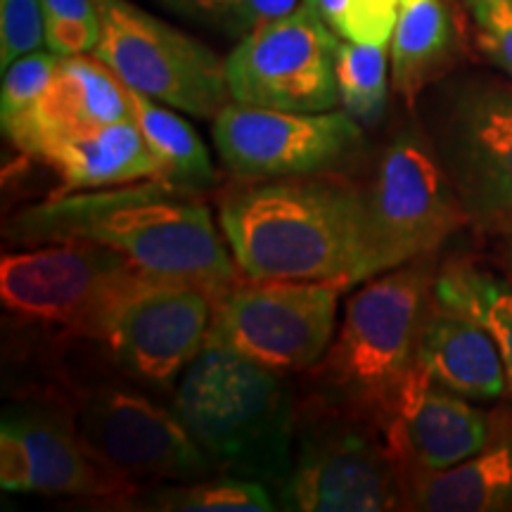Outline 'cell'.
Returning a JSON list of instances; mask_svg holds the SVG:
<instances>
[{
  "mask_svg": "<svg viewBox=\"0 0 512 512\" xmlns=\"http://www.w3.org/2000/svg\"><path fill=\"white\" fill-rule=\"evenodd\" d=\"M174 8L181 10H195V12H204V15H214L216 8L221 5V0H166Z\"/></svg>",
  "mask_w": 512,
  "mask_h": 512,
  "instance_id": "1f68e13d",
  "label": "cell"
},
{
  "mask_svg": "<svg viewBox=\"0 0 512 512\" xmlns=\"http://www.w3.org/2000/svg\"><path fill=\"white\" fill-rule=\"evenodd\" d=\"M283 496L302 512L406 508V477L387 427L335 394L311 396L294 418Z\"/></svg>",
  "mask_w": 512,
  "mask_h": 512,
  "instance_id": "5b68a950",
  "label": "cell"
},
{
  "mask_svg": "<svg viewBox=\"0 0 512 512\" xmlns=\"http://www.w3.org/2000/svg\"><path fill=\"white\" fill-rule=\"evenodd\" d=\"M133 121H136L145 143L162 164V178L183 188L202 190L216 183V171L211 155L202 138L183 117H178L169 105L147 98L128 88Z\"/></svg>",
  "mask_w": 512,
  "mask_h": 512,
  "instance_id": "7402d4cb",
  "label": "cell"
},
{
  "mask_svg": "<svg viewBox=\"0 0 512 512\" xmlns=\"http://www.w3.org/2000/svg\"><path fill=\"white\" fill-rule=\"evenodd\" d=\"M200 190L164 178L53 195L5 226L15 245L93 242L124 256L147 278L185 283L211 297L242 278Z\"/></svg>",
  "mask_w": 512,
  "mask_h": 512,
  "instance_id": "6da1fadb",
  "label": "cell"
},
{
  "mask_svg": "<svg viewBox=\"0 0 512 512\" xmlns=\"http://www.w3.org/2000/svg\"><path fill=\"white\" fill-rule=\"evenodd\" d=\"M496 427L498 408L482 411L475 401L439 387L418 366L403 389L387 432L403 477H408L463 463L489 444Z\"/></svg>",
  "mask_w": 512,
  "mask_h": 512,
  "instance_id": "2e32d148",
  "label": "cell"
},
{
  "mask_svg": "<svg viewBox=\"0 0 512 512\" xmlns=\"http://www.w3.org/2000/svg\"><path fill=\"white\" fill-rule=\"evenodd\" d=\"M510 3H512V0H510Z\"/></svg>",
  "mask_w": 512,
  "mask_h": 512,
  "instance_id": "836d02e7",
  "label": "cell"
},
{
  "mask_svg": "<svg viewBox=\"0 0 512 512\" xmlns=\"http://www.w3.org/2000/svg\"><path fill=\"white\" fill-rule=\"evenodd\" d=\"M60 55L53 50H36L19 57L3 72V93H0V119L3 126L22 117L41 98L53 79Z\"/></svg>",
  "mask_w": 512,
  "mask_h": 512,
  "instance_id": "4316f807",
  "label": "cell"
},
{
  "mask_svg": "<svg viewBox=\"0 0 512 512\" xmlns=\"http://www.w3.org/2000/svg\"><path fill=\"white\" fill-rule=\"evenodd\" d=\"M171 411L219 470L283 489L297 408L275 370L204 344L176 382Z\"/></svg>",
  "mask_w": 512,
  "mask_h": 512,
  "instance_id": "3957f363",
  "label": "cell"
},
{
  "mask_svg": "<svg viewBox=\"0 0 512 512\" xmlns=\"http://www.w3.org/2000/svg\"><path fill=\"white\" fill-rule=\"evenodd\" d=\"M475 17L482 50L512 76V3L510 0H465Z\"/></svg>",
  "mask_w": 512,
  "mask_h": 512,
  "instance_id": "f1b7e54d",
  "label": "cell"
},
{
  "mask_svg": "<svg viewBox=\"0 0 512 512\" xmlns=\"http://www.w3.org/2000/svg\"><path fill=\"white\" fill-rule=\"evenodd\" d=\"M437 150L467 223L484 235H512V86L463 88L446 112Z\"/></svg>",
  "mask_w": 512,
  "mask_h": 512,
  "instance_id": "7c38bea8",
  "label": "cell"
},
{
  "mask_svg": "<svg viewBox=\"0 0 512 512\" xmlns=\"http://www.w3.org/2000/svg\"><path fill=\"white\" fill-rule=\"evenodd\" d=\"M297 8L299 0H221L214 15L226 19L240 36H247L266 24L292 15Z\"/></svg>",
  "mask_w": 512,
  "mask_h": 512,
  "instance_id": "4dcf8cb0",
  "label": "cell"
},
{
  "mask_svg": "<svg viewBox=\"0 0 512 512\" xmlns=\"http://www.w3.org/2000/svg\"><path fill=\"white\" fill-rule=\"evenodd\" d=\"M406 508L427 512L512 510V411L498 408V427L482 451L439 472L406 477Z\"/></svg>",
  "mask_w": 512,
  "mask_h": 512,
  "instance_id": "ffe728a7",
  "label": "cell"
},
{
  "mask_svg": "<svg viewBox=\"0 0 512 512\" xmlns=\"http://www.w3.org/2000/svg\"><path fill=\"white\" fill-rule=\"evenodd\" d=\"M46 46L55 55L93 53L100 41V17L93 0H41Z\"/></svg>",
  "mask_w": 512,
  "mask_h": 512,
  "instance_id": "484cf974",
  "label": "cell"
},
{
  "mask_svg": "<svg viewBox=\"0 0 512 512\" xmlns=\"http://www.w3.org/2000/svg\"><path fill=\"white\" fill-rule=\"evenodd\" d=\"M93 3L100 17V41L93 55L124 86L197 119L214 121L233 102L226 60L202 41L131 0Z\"/></svg>",
  "mask_w": 512,
  "mask_h": 512,
  "instance_id": "ba28073f",
  "label": "cell"
},
{
  "mask_svg": "<svg viewBox=\"0 0 512 512\" xmlns=\"http://www.w3.org/2000/svg\"><path fill=\"white\" fill-rule=\"evenodd\" d=\"M432 280V256L366 280L347 302L328 354L316 366L325 392L375 415L387 430L418 368Z\"/></svg>",
  "mask_w": 512,
  "mask_h": 512,
  "instance_id": "277c9868",
  "label": "cell"
},
{
  "mask_svg": "<svg viewBox=\"0 0 512 512\" xmlns=\"http://www.w3.org/2000/svg\"><path fill=\"white\" fill-rule=\"evenodd\" d=\"M477 318L496 337V344L503 356L505 377H508V392L512 394V287L503 283L501 278H496L482 306H479Z\"/></svg>",
  "mask_w": 512,
  "mask_h": 512,
  "instance_id": "f546056e",
  "label": "cell"
},
{
  "mask_svg": "<svg viewBox=\"0 0 512 512\" xmlns=\"http://www.w3.org/2000/svg\"><path fill=\"white\" fill-rule=\"evenodd\" d=\"M339 294L335 283L242 275L211 297L204 344H219L275 373L316 368L335 337Z\"/></svg>",
  "mask_w": 512,
  "mask_h": 512,
  "instance_id": "9c48e42d",
  "label": "cell"
},
{
  "mask_svg": "<svg viewBox=\"0 0 512 512\" xmlns=\"http://www.w3.org/2000/svg\"><path fill=\"white\" fill-rule=\"evenodd\" d=\"M467 214L437 143L403 128L363 185V242L356 285L415 259L434 256Z\"/></svg>",
  "mask_w": 512,
  "mask_h": 512,
  "instance_id": "8992f818",
  "label": "cell"
},
{
  "mask_svg": "<svg viewBox=\"0 0 512 512\" xmlns=\"http://www.w3.org/2000/svg\"><path fill=\"white\" fill-rule=\"evenodd\" d=\"M31 157L41 159L60 178L55 195L162 178V164L133 119L43 140Z\"/></svg>",
  "mask_w": 512,
  "mask_h": 512,
  "instance_id": "d6986e66",
  "label": "cell"
},
{
  "mask_svg": "<svg viewBox=\"0 0 512 512\" xmlns=\"http://www.w3.org/2000/svg\"><path fill=\"white\" fill-rule=\"evenodd\" d=\"M219 226L245 278L356 287L363 185L337 174L235 185L221 197Z\"/></svg>",
  "mask_w": 512,
  "mask_h": 512,
  "instance_id": "7a4b0ae2",
  "label": "cell"
},
{
  "mask_svg": "<svg viewBox=\"0 0 512 512\" xmlns=\"http://www.w3.org/2000/svg\"><path fill=\"white\" fill-rule=\"evenodd\" d=\"M0 484L17 494L128 503L138 484L100 460L74 425L48 411L8 413L0 430Z\"/></svg>",
  "mask_w": 512,
  "mask_h": 512,
  "instance_id": "9a60e30c",
  "label": "cell"
},
{
  "mask_svg": "<svg viewBox=\"0 0 512 512\" xmlns=\"http://www.w3.org/2000/svg\"><path fill=\"white\" fill-rule=\"evenodd\" d=\"M503 256H505V266H508L510 283H512V235H505L503 238Z\"/></svg>",
  "mask_w": 512,
  "mask_h": 512,
  "instance_id": "d6a6232c",
  "label": "cell"
},
{
  "mask_svg": "<svg viewBox=\"0 0 512 512\" xmlns=\"http://www.w3.org/2000/svg\"><path fill=\"white\" fill-rule=\"evenodd\" d=\"M211 313L202 287L150 280L114 311L100 342L138 382L169 389L207 342Z\"/></svg>",
  "mask_w": 512,
  "mask_h": 512,
  "instance_id": "5bb4252c",
  "label": "cell"
},
{
  "mask_svg": "<svg viewBox=\"0 0 512 512\" xmlns=\"http://www.w3.org/2000/svg\"><path fill=\"white\" fill-rule=\"evenodd\" d=\"M389 46H370V43H339L337 50V88L339 105L347 110L358 124L373 126L380 121L387 107Z\"/></svg>",
  "mask_w": 512,
  "mask_h": 512,
  "instance_id": "603a6c76",
  "label": "cell"
},
{
  "mask_svg": "<svg viewBox=\"0 0 512 512\" xmlns=\"http://www.w3.org/2000/svg\"><path fill=\"white\" fill-rule=\"evenodd\" d=\"M86 446L133 482H195L214 465L174 411L128 389H98L74 420Z\"/></svg>",
  "mask_w": 512,
  "mask_h": 512,
  "instance_id": "4fadbf2b",
  "label": "cell"
},
{
  "mask_svg": "<svg viewBox=\"0 0 512 512\" xmlns=\"http://www.w3.org/2000/svg\"><path fill=\"white\" fill-rule=\"evenodd\" d=\"M342 41L389 46L401 0H304Z\"/></svg>",
  "mask_w": 512,
  "mask_h": 512,
  "instance_id": "d4e9b609",
  "label": "cell"
},
{
  "mask_svg": "<svg viewBox=\"0 0 512 512\" xmlns=\"http://www.w3.org/2000/svg\"><path fill=\"white\" fill-rule=\"evenodd\" d=\"M46 46L41 0H0V69Z\"/></svg>",
  "mask_w": 512,
  "mask_h": 512,
  "instance_id": "83f0119b",
  "label": "cell"
},
{
  "mask_svg": "<svg viewBox=\"0 0 512 512\" xmlns=\"http://www.w3.org/2000/svg\"><path fill=\"white\" fill-rule=\"evenodd\" d=\"M155 278L93 242H55L5 254L0 299L17 316L98 339L114 311Z\"/></svg>",
  "mask_w": 512,
  "mask_h": 512,
  "instance_id": "52a82bcc",
  "label": "cell"
},
{
  "mask_svg": "<svg viewBox=\"0 0 512 512\" xmlns=\"http://www.w3.org/2000/svg\"><path fill=\"white\" fill-rule=\"evenodd\" d=\"M339 36L302 3L292 15L242 36L226 57L233 102L283 112L339 107Z\"/></svg>",
  "mask_w": 512,
  "mask_h": 512,
  "instance_id": "8fae6325",
  "label": "cell"
},
{
  "mask_svg": "<svg viewBox=\"0 0 512 512\" xmlns=\"http://www.w3.org/2000/svg\"><path fill=\"white\" fill-rule=\"evenodd\" d=\"M456 24L444 0H401L399 19L389 43L392 86L408 105L451 60Z\"/></svg>",
  "mask_w": 512,
  "mask_h": 512,
  "instance_id": "44dd1931",
  "label": "cell"
},
{
  "mask_svg": "<svg viewBox=\"0 0 512 512\" xmlns=\"http://www.w3.org/2000/svg\"><path fill=\"white\" fill-rule=\"evenodd\" d=\"M211 136L226 169L247 181L342 174L366 150L363 128L347 110L283 112L230 102Z\"/></svg>",
  "mask_w": 512,
  "mask_h": 512,
  "instance_id": "30bf717a",
  "label": "cell"
},
{
  "mask_svg": "<svg viewBox=\"0 0 512 512\" xmlns=\"http://www.w3.org/2000/svg\"><path fill=\"white\" fill-rule=\"evenodd\" d=\"M418 366L439 387L470 401H496L508 377L496 337L470 313L448 309L430 297L418 339Z\"/></svg>",
  "mask_w": 512,
  "mask_h": 512,
  "instance_id": "ac0fdd59",
  "label": "cell"
},
{
  "mask_svg": "<svg viewBox=\"0 0 512 512\" xmlns=\"http://www.w3.org/2000/svg\"><path fill=\"white\" fill-rule=\"evenodd\" d=\"M124 119H133L126 86L105 62L86 53L60 57L41 98L3 131L19 152L31 157L43 140Z\"/></svg>",
  "mask_w": 512,
  "mask_h": 512,
  "instance_id": "e0dca14e",
  "label": "cell"
},
{
  "mask_svg": "<svg viewBox=\"0 0 512 512\" xmlns=\"http://www.w3.org/2000/svg\"><path fill=\"white\" fill-rule=\"evenodd\" d=\"M171 512H271L278 508L264 482L249 477H202L181 486H166L143 505Z\"/></svg>",
  "mask_w": 512,
  "mask_h": 512,
  "instance_id": "cb8c5ba5",
  "label": "cell"
}]
</instances>
